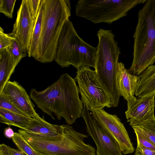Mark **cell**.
Listing matches in <instances>:
<instances>
[{
	"label": "cell",
	"instance_id": "cell-1",
	"mask_svg": "<svg viewBox=\"0 0 155 155\" xmlns=\"http://www.w3.org/2000/svg\"><path fill=\"white\" fill-rule=\"evenodd\" d=\"M75 79L68 73L62 74L54 83L45 90L32 88L30 97L45 114L55 120L63 117L71 125L81 117L84 105L79 95Z\"/></svg>",
	"mask_w": 155,
	"mask_h": 155
},
{
	"label": "cell",
	"instance_id": "cell-2",
	"mask_svg": "<svg viewBox=\"0 0 155 155\" xmlns=\"http://www.w3.org/2000/svg\"><path fill=\"white\" fill-rule=\"evenodd\" d=\"M138 12L133 35V60L128 69L139 75L155 62V0H147Z\"/></svg>",
	"mask_w": 155,
	"mask_h": 155
},
{
	"label": "cell",
	"instance_id": "cell-3",
	"mask_svg": "<svg viewBox=\"0 0 155 155\" xmlns=\"http://www.w3.org/2000/svg\"><path fill=\"white\" fill-rule=\"evenodd\" d=\"M43 16L36 61L52 62L63 26L71 15L69 0H43Z\"/></svg>",
	"mask_w": 155,
	"mask_h": 155
},
{
	"label": "cell",
	"instance_id": "cell-4",
	"mask_svg": "<svg viewBox=\"0 0 155 155\" xmlns=\"http://www.w3.org/2000/svg\"><path fill=\"white\" fill-rule=\"evenodd\" d=\"M62 132L57 137H47L18 130L28 143L39 155H95V149L84 142L87 135L62 124Z\"/></svg>",
	"mask_w": 155,
	"mask_h": 155
},
{
	"label": "cell",
	"instance_id": "cell-5",
	"mask_svg": "<svg viewBox=\"0 0 155 155\" xmlns=\"http://www.w3.org/2000/svg\"><path fill=\"white\" fill-rule=\"evenodd\" d=\"M97 35L98 43L94 70L98 79L111 99L112 107H116L121 96L117 88L116 80L120 48L111 30L100 28Z\"/></svg>",
	"mask_w": 155,
	"mask_h": 155
},
{
	"label": "cell",
	"instance_id": "cell-6",
	"mask_svg": "<svg viewBox=\"0 0 155 155\" xmlns=\"http://www.w3.org/2000/svg\"><path fill=\"white\" fill-rule=\"evenodd\" d=\"M96 50L97 47L87 43L79 36L69 19L61 29L54 60L62 68L71 65L77 70L85 67L94 68Z\"/></svg>",
	"mask_w": 155,
	"mask_h": 155
},
{
	"label": "cell",
	"instance_id": "cell-7",
	"mask_svg": "<svg viewBox=\"0 0 155 155\" xmlns=\"http://www.w3.org/2000/svg\"><path fill=\"white\" fill-rule=\"evenodd\" d=\"M147 0H80L75 6V14L94 24H110L125 17L137 5Z\"/></svg>",
	"mask_w": 155,
	"mask_h": 155
},
{
	"label": "cell",
	"instance_id": "cell-8",
	"mask_svg": "<svg viewBox=\"0 0 155 155\" xmlns=\"http://www.w3.org/2000/svg\"><path fill=\"white\" fill-rule=\"evenodd\" d=\"M75 78L81 101L89 110L112 107L111 99L98 79L95 70L85 67L77 70Z\"/></svg>",
	"mask_w": 155,
	"mask_h": 155
},
{
	"label": "cell",
	"instance_id": "cell-9",
	"mask_svg": "<svg viewBox=\"0 0 155 155\" xmlns=\"http://www.w3.org/2000/svg\"><path fill=\"white\" fill-rule=\"evenodd\" d=\"M81 117L87 131L95 143L97 155H123L114 137L94 117L92 112L84 105Z\"/></svg>",
	"mask_w": 155,
	"mask_h": 155
},
{
	"label": "cell",
	"instance_id": "cell-10",
	"mask_svg": "<svg viewBox=\"0 0 155 155\" xmlns=\"http://www.w3.org/2000/svg\"><path fill=\"white\" fill-rule=\"evenodd\" d=\"M95 118L114 137L122 153L134 152V148L124 124L116 115H112L103 109L92 111Z\"/></svg>",
	"mask_w": 155,
	"mask_h": 155
},
{
	"label": "cell",
	"instance_id": "cell-11",
	"mask_svg": "<svg viewBox=\"0 0 155 155\" xmlns=\"http://www.w3.org/2000/svg\"><path fill=\"white\" fill-rule=\"evenodd\" d=\"M36 19L30 11L27 0H22L17 12L13 30L8 34L16 38L27 52L30 47Z\"/></svg>",
	"mask_w": 155,
	"mask_h": 155
},
{
	"label": "cell",
	"instance_id": "cell-12",
	"mask_svg": "<svg viewBox=\"0 0 155 155\" xmlns=\"http://www.w3.org/2000/svg\"><path fill=\"white\" fill-rule=\"evenodd\" d=\"M155 96L154 93L127 101V109L125 114L130 126L139 124L155 117Z\"/></svg>",
	"mask_w": 155,
	"mask_h": 155
},
{
	"label": "cell",
	"instance_id": "cell-13",
	"mask_svg": "<svg viewBox=\"0 0 155 155\" xmlns=\"http://www.w3.org/2000/svg\"><path fill=\"white\" fill-rule=\"evenodd\" d=\"M4 94L18 109L29 117L39 116L35 111V106L25 89L15 81L8 82L0 94Z\"/></svg>",
	"mask_w": 155,
	"mask_h": 155
},
{
	"label": "cell",
	"instance_id": "cell-14",
	"mask_svg": "<svg viewBox=\"0 0 155 155\" xmlns=\"http://www.w3.org/2000/svg\"><path fill=\"white\" fill-rule=\"evenodd\" d=\"M117 88L120 96L127 101L135 100L140 80L139 76L131 74L122 62H118L116 76Z\"/></svg>",
	"mask_w": 155,
	"mask_h": 155
},
{
	"label": "cell",
	"instance_id": "cell-15",
	"mask_svg": "<svg viewBox=\"0 0 155 155\" xmlns=\"http://www.w3.org/2000/svg\"><path fill=\"white\" fill-rule=\"evenodd\" d=\"M24 130L27 133L43 137H57L62 133V127L61 125L50 124L39 116L33 118Z\"/></svg>",
	"mask_w": 155,
	"mask_h": 155
},
{
	"label": "cell",
	"instance_id": "cell-16",
	"mask_svg": "<svg viewBox=\"0 0 155 155\" xmlns=\"http://www.w3.org/2000/svg\"><path fill=\"white\" fill-rule=\"evenodd\" d=\"M22 58L13 57L8 48L0 51V94Z\"/></svg>",
	"mask_w": 155,
	"mask_h": 155
},
{
	"label": "cell",
	"instance_id": "cell-17",
	"mask_svg": "<svg viewBox=\"0 0 155 155\" xmlns=\"http://www.w3.org/2000/svg\"><path fill=\"white\" fill-rule=\"evenodd\" d=\"M139 76L136 96L140 97L155 93V65L148 66Z\"/></svg>",
	"mask_w": 155,
	"mask_h": 155
},
{
	"label": "cell",
	"instance_id": "cell-18",
	"mask_svg": "<svg viewBox=\"0 0 155 155\" xmlns=\"http://www.w3.org/2000/svg\"><path fill=\"white\" fill-rule=\"evenodd\" d=\"M33 119L0 108V121L8 126H15L25 130Z\"/></svg>",
	"mask_w": 155,
	"mask_h": 155
},
{
	"label": "cell",
	"instance_id": "cell-19",
	"mask_svg": "<svg viewBox=\"0 0 155 155\" xmlns=\"http://www.w3.org/2000/svg\"><path fill=\"white\" fill-rule=\"evenodd\" d=\"M43 0L41 1L39 11L36 19L30 47L27 52L29 57H32L36 60L37 58L38 45L42 30L43 16Z\"/></svg>",
	"mask_w": 155,
	"mask_h": 155
},
{
	"label": "cell",
	"instance_id": "cell-20",
	"mask_svg": "<svg viewBox=\"0 0 155 155\" xmlns=\"http://www.w3.org/2000/svg\"><path fill=\"white\" fill-rule=\"evenodd\" d=\"M132 127L143 134L155 145V117Z\"/></svg>",
	"mask_w": 155,
	"mask_h": 155
},
{
	"label": "cell",
	"instance_id": "cell-21",
	"mask_svg": "<svg viewBox=\"0 0 155 155\" xmlns=\"http://www.w3.org/2000/svg\"><path fill=\"white\" fill-rule=\"evenodd\" d=\"M12 140L20 151L26 155H39L19 133L15 132Z\"/></svg>",
	"mask_w": 155,
	"mask_h": 155
},
{
	"label": "cell",
	"instance_id": "cell-22",
	"mask_svg": "<svg viewBox=\"0 0 155 155\" xmlns=\"http://www.w3.org/2000/svg\"><path fill=\"white\" fill-rule=\"evenodd\" d=\"M8 48L12 55L15 58H23L27 56V52L16 38L13 37L12 45Z\"/></svg>",
	"mask_w": 155,
	"mask_h": 155
},
{
	"label": "cell",
	"instance_id": "cell-23",
	"mask_svg": "<svg viewBox=\"0 0 155 155\" xmlns=\"http://www.w3.org/2000/svg\"><path fill=\"white\" fill-rule=\"evenodd\" d=\"M16 0H0V12L10 18L13 14Z\"/></svg>",
	"mask_w": 155,
	"mask_h": 155
},
{
	"label": "cell",
	"instance_id": "cell-24",
	"mask_svg": "<svg viewBox=\"0 0 155 155\" xmlns=\"http://www.w3.org/2000/svg\"><path fill=\"white\" fill-rule=\"evenodd\" d=\"M0 108L7 110L19 114L29 117L18 109L4 94H0Z\"/></svg>",
	"mask_w": 155,
	"mask_h": 155
},
{
	"label": "cell",
	"instance_id": "cell-25",
	"mask_svg": "<svg viewBox=\"0 0 155 155\" xmlns=\"http://www.w3.org/2000/svg\"><path fill=\"white\" fill-rule=\"evenodd\" d=\"M137 142L147 148L155 150V145L146 136L138 130L134 129Z\"/></svg>",
	"mask_w": 155,
	"mask_h": 155
},
{
	"label": "cell",
	"instance_id": "cell-26",
	"mask_svg": "<svg viewBox=\"0 0 155 155\" xmlns=\"http://www.w3.org/2000/svg\"><path fill=\"white\" fill-rule=\"evenodd\" d=\"M13 37L5 33L2 28L0 27V51L11 46Z\"/></svg>",
	"mask_w": 155,
	"mask_h": 155
},
{
	"label": "cell",
	"instance_id": "cell-27",
	"mask_svg": "<svg viewBox=\"0 0 155 155\" xmlns=\"http://www.w3.org/2000/svg\"><path fill=\"white\" fill-rule=\"evenodd\" d=\"M30 11L33 16L36 18L42 0H27Z\"/></svg>",
	"mask_w": 155,
	"mask_h": 155
},
{
	"label": "cell",
	"instance_id": "cell-28",
	"mask_svg": "<svg viewBox=\"0 0 155 155\" xmlns=\"http://www.w3.org/2000/svg\"><path fill=\"white\" fill-rule=\"evenodd\" d=\"M135 155H155V150L145 147L137 142Z\"/></svg>",
	"mask_w": 155,
	"mask_h": 155
},
{
	"label": "cell",
	"instance_id": "cell-29",
	"mask_svg": "<svg viewBox=\"0 0 155 155\" xmlns=\"http://www.w3.org/2000/svg\"><path fill=\"white\" fill-rule=\"evenodd\" d=\"M4 134L6 137L9 138H12L14 135L15 133L13 130L9 127L5 128Z\"/></svg>",
	"mask_w": 155,
	"mask_h": 155
},
{
	"label": "cell",
	"instance_id": "cell-30",
	"mask_svg": "<svg viewBox=\"0 0 155 155\" xmlns=\"http://www.w3.org/2000/svg\"><path fill=\"white\" fill-rule=\"evenodd\" d=\"M7 145L2 143L0 145V155H11L8 150Z\"/></svg>",
	"mask_w": 155,
	"mask_h": 155
},
{
	"label": "cell",
	"instance_id": "cell-31",
	"mask_svg": "<svg viewBox=\"0 0 155 155\" xmlns=\"http://www.w3.org/2000/svg\"><path fill=\"white\" fill-rule=\"evenodd\" d=\"M7 147L11 155H25L21 151L16 150L7 145Z\"/></svg>",
	"mask_w": 155,
	"mask_h": 155
}]
</instances>
